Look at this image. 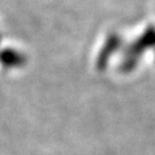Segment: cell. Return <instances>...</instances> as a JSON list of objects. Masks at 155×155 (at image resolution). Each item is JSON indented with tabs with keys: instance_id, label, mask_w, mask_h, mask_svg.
Segmentation results:
<instances>
[{
	"instance_id": "obj_1",
	"label": "cell",
	"mask_w": 155,
	"mask_h": 155,
	"mask_svg": "<svg viewBox=\"0 0 155 155\" xmlns=\"http://www.w3.org/2000/svg\"><path fill=\"white\" fill-rule=\"evenodd\" d=\"M21 55L15 53L14 51H6L0 54V62L7 67H14L21 63Z\"/></svg>"
}]
</instances>
